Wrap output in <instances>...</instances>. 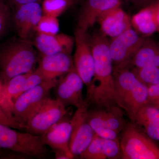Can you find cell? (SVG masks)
Wrapping results in <instances>:
<instances>
[{
  "mask_svg": "<svg viewBox=\"0 0 159 159\" xmlns=\"http://www.w3.org/2000/svg\"><path fill=\"white\" fill-rule=\"evenodd\" d=\"M33 44L42 55L59 53L71 54L75 41L70 35L65 34L55 35L37 34Z\"/></svg>",
  "mask_w": 159,
  "mask_h": 159,
  "instance_id": "obj_19",
  "label": "cell"
},
{
  "mask_svg": "<svg viewBox=\"0 0 159 159\" xmlns=\"http://www.w3.org/2000/svg\"><path fill=\"white\" fill-rule=\"evenodd\" d=\"M12 11V24L19 37L28 38L36 32V28L43 13L39 2L29 3L14 8Z\"/></svg>",
  "mask_w": 159,
  "mask_h": 159,
  "instance_id": "obj_12",
  "label": "cell"
},
{
  "mask_svg": "<svg viewBox=\"0 0 159 159\" xmlns=\"http://www.w3.org/2000/svg\"><path fill=\"white\" fill-rule=\"evenodd\" d=\"M69 6H75L79 3L83 2L84 0H68Z\"/></svg>",
  "mask_w": 159,
  "mask_h": 159,
  "instance_id": "obj_35",
  "label": "cell"
},
{
  "mask_svg": "<svg viewBox=\"0 0 159 159\" xmlns=\"http://www.w3.org/2000/svg\"><path fill=\"white\" fill-rule=\"evenodd\" d=\"M122 159H159V148L133 122L126 123L119 137Z\"/></svg>",
  "mask_w": 159,
  "mask_h": 159,
  "instance_id": "obj_4",
  "label": "cell"
},
{
  "mask_svg": "<svg viewBox=\"0 0 159 159\" xmlns=\"http://www.w3.org/2000/svg\"><path fill=\"white\" fill-rule=\"evenodd\" d=\"M88 119L91 127H103L121 133L126 122L122 108L115 105L88 109Z\"/></svg>",
  "mask_w": 159,
  "mask_h": 159,
  "instance_id": "obj_13",
  "label": "cell"
},
{
  "mask_svg": "<svg viewBox=\"0 0 159 159\" xmlns=\"http://www.w3.org/2000/svg\"><path fill=\"white\" fill-rule=\"evenodd\" d=\"M55 155V159H70L64 152L59 149L53 150Z\"/></svg>",
  "mask_w": 159,
  "mask_h": 159,
  "instance_id": "obj_33",
  "label": "cell"
},
{
  "mask_svg": "<svg viewBox=\"0 0 159 159\" xmlns=\"http://www.w3.org/2000/svg\"><path fill=\"white\" fill-rule=\"evenodd\" d=\"M113 77L117 105L133 122L139 109L148 104V87L130 69L114 66Z\"/></svg>",
  "mask_w": 159,
  "mask_h": 159,
  "instance_id": "obj_3",
  "label": "cell"
},
{
  "mask_svg": "<svg viewBox=\"0 0 159 159\" xmlns=\"http://www.w3.org/2000/svg\"><path fill=\"white\" fill-rule=\"evenodd\" d=\"M6 0H0V40L6 35L12 24V11Z\"/></svg>",
  "mask_w": 159,
  "mask_h": 159,
  "instance_id": "obj_26",
  "label": "cell"
},
{
  "mask_svg": "<svg viewBox=\"0 0 159 159\" xmlns=\"http://www.w3.org/2000/svg\"><path fill=\"white\" fill-rule=\"evenodd\" d=\"M87 31L78 27L75 30V51L73 58L74 68L86 86L87 90L93 81L95 67Z\"/></svg>",
  "mask_w": 159,
  "mask_h": 159,
  "instance_id": "obj_8",
  "label": "cell"
},
{
  "mask_svg": "<svg viewBox=\"0 0 159 159\" xmlns=\"http://www.w3.org/2000/svg\"><path fill=\"white\" fill-rule=\"evenodd\" d=\"M148 66L159 68V46L150 38L145 39L142 46L129 60L116 66L132 69Z\"/></svg>",
  "mask_w": 159,
  "mask_h": 159,
  "instance_id": "obj_20",
  "label": "cell"
},
{
  "mask_svg": "<svg viewBox=\"0 0 159 159\" xmlns=\"http://www.w3.org/2000/svg\"><path fill=\"white\" fill-rule=\"evenodd\" d=\"M80 11L77 27L88 31L107 11L121 6V0H84Z\"/></svg>",
  "mask_w": 159,
  "mask_h": 159,
  "instance_id": "obj_14",
  "label": "cell"
},
{
  "mask_svg": "<svg viewBox=\"0 0 159 159\" xmlns=\"http://www.w3.org/2000/svg\"><path fill=\"white\" fill-rule=\"evenodd\" d=\"M89 104L85 99V103L77 108L70 119L72 131L70 148L75 157L79 156L85 150L95 134L89 121Z\"/></svg>",
  "mask_w": 159,
  "mask_h": 159,
  "instance_id": "obj_9",
  "label": "cell"
},
{
  "mask_svg": "<svg viewBox=\"0 0 159 159\" xmlns=\"http://www.w3.org/2000/svg\"><path fill=\"white\" fill-rule=\"evenodd\" d=\"M33 43L29 39H14L0 48V80L6 83L12 77L34 71L38 61Z\"/></svg>",
  "mask_w": 159,
  "mask_h": 159,
  "instance_id": "obj_2",
  "label": "cell"
},
{
  "mask_svg": "<svg viewBox=\"0 0 159 159\" xmlns=\"http://www.w3.org/2000/svg\"><path fill=\"white\" fill-rule=\"evenodd\" d=\"M100 31L112 39L132 28L131 18L121 6L111 9L101 15L97 20Z\"/></svg>",
  "mask_w": 159,
  "mask_h": 159,
  "instance_id": "obj_16",
  "label": "cell"
},
{
  "mask_svg": "<svg viewBox=\"0 0 159 159\" xmlns=\"http://www.w3.org/2000/svg\"><path fill=\"white\" fill-rule=\"evenodd\" d=\"M132 25L139 34L149 36L157 31L154 4L140 9L131 18Z\"/></svg>",
  "mask_w": 159,
  "mask_h": 159,
  "instance_id": "obj_22",
  "label": "cell"
},
{
  "mask_svg": "<svg viewBox=\"0 0 159 159\" xmlns=\"http://www.w3.org/2000/svg\"><path fill=\"white\" fill-rule=\"evenodd\" d=\"M148 104L159 110V83L148 87Z\"/></svg>",
  "mask_w": 159,
  "mask_h": 159,
  "instance_id": "obj_30",
  "label": "cell"
},
{
  "mask_svg": "<svg viewBox=\"0 0 159 159\" xmlns=\"http://www.w3.org/2000/svg\"><path fill=\"white\" fill-rule=\"evenodd\" d=\"M0 124L20 130H25V126L18 122L14 117L9 115L0 105Z\"/></svg>",
  "mask_w": 159,
  "mask_h": 159,
  "instance_id": "obj_28",
  "label": "cell"
},
{
  "mask_svg": "<svg viewBox=\"0 0 159 159\" xmlns=\"http://www.w3.org/2000/svg\"><path fill=\"white\" fill-rule=\"evenodd\" d=\"M157 0H130L136 8L142 9L155 2Z\"/></svg>",
  "mask_w": 159,
  "mask_h": 159,
  "instance_id": "obj_31",
  "label": "cell"
},
{
  "mask_svg": "<svg viewBox=\"0 0 159 159\" xmlns=\"http://www.w3.org/2000/svg\"><path fill=\"white\" fill-rule=\"evenodd\" d=\"M68 0H43L42 9L43 15L58 17L69 8Z\"/></svg>",
  "mask_w": 159,
  "mask_h": 159,
  "instance_id": "obj_25",
  "label": "cell"
},
{
  "mask_svg": "<svg viewBox=\"0 0 159 159\" xmlns=\"http://www.w3.org/2000/svg\"><path fill=\"white\" fill-rule=\"evenodd\" d=\"M130 28L109 42L110 52L114 66L128 61L136 53L145 39Z\"/></svg>",
  "mask_w": 159,
  "mask_h": 159,
  "instance_id": "obj_10",
  "label": "cell"
},
{
  "mask_svg": "<svg viewBox=\"0 0 159 159\" xmlns=\"http://www.w3.org/2000/svg\"><path fill=\"white\" fill-rule=\"evenodd\" d=\"M154 4L157 24V31L159 32V0H157Z\"/></svg>",
  "mask_w": 159,
  "mask_h": 159,
  "instance_id": "obj_34",
  "label": "cell"
},
{
  "mask_svg": "<svg viewBox=\"0 0 159 159\" xmlns=\"http://www.w3.org/2000/svg\"><path fill=\"white\" fill-rule=\"evenodd\" d=\"M0 81H1V80H0Z\"/></svg>",
  "mask_w": 159,
  "mask_h": 159,
  "instance_id": "obj_36",
  "label": "cell"
},
{
  "mask_svg": "<svg viewBox=\"0 0 159 159\" xmlns=\"http://www.w3.org/2000/svg\"><path fill=\"white\" fill-rule=\"evenodd\" d=\"M82 80L75 68L69 72L60 80L55 87L56 99L66 107L74 106L79 108L85 102L83 98Z\"/></svg>",
  "mask_w": 159,
  "mask_h": 159,
  "instance_id": "obj_11",
  "label": "cell"
},
{
  "mask_svg": "<svg viewBox=\"0 0 159 159\" xmlns=\"http://www.w3.org/2000/svg\"><path fill=\"white\" fill-rule=\"evenodd\" d=\"M71 131L70 119H68L66 116L45 133L41 135V137L44 144L49 146L52 150H62L70 159H74L75 157L70 148Z\"/></svg>",
  "mask_w": 159,
  "mask_h": 159,
  "instance_id": "obj_15",
  "label": "cell"
},
{
  "mask_svg": "<svg viewBox=\"0 0 159 159\" xmlns=\"http://www.w3.org/2000/svg\"><path fill=\"white\" fill-rule=\"evenodd\" d=\"M0 124V148L26 155L29 157L44 158L49 153L41 136L22 133Z\"/></svg>",
  "mask_w": 159,
  "mask_h": 159,
  "instance_id": "obj_5",
  "label": "cell"
},
{
  "mask_svg": "<svg viewBox=\"0 0 159 159\" xmlns=\"http://www.w3.org/2000/svg\"><path fill=\"white\" fill-rule=\"evenodd\" d=\"M152 140H159V110L147 104L139 109L133 122Z\"/></svg>",
  "mask_w": 159,
  "mask_h": 159,
  "instance_id": "obj_21",
  "label": "cell"
},
{
  "mask_svg": "<svg viewBox=\"0 0 159 159\" xmlns=\"http://www.w3.org/2000/svg\"><path fill=\"white\" fill-rule=\"evenodd\" d=\"M94 60V75L87 90L86 100L97 107L117 105L115 98L114 65L110 52L109 41L102 32L89 36Z\"/></svg>",
  "mask_w": 159,
  "mask_h": 159,
  "instance_id": "obj_1",
  "label": "cell"
},
{
  "mask_svg": "<svg viewBox=\"0 0 159 159\" xmlns=\"http://www.w3.org/2000/svg\"><path fill=\"white\" fill-rule=\"evenodd\" d=\"M92 129L95 134L103 139L119 140L121 133L117 131L98 126L92 127Z\"/></svg>",
  "mask_w": 159,
  "mask_h": 159,
  "instance_id": "obj_29",
  "label": "cell"
},
{
  "mask_svg": "<svg viewBox=\"0 0 159 159\" xmlns=\"http://www.w3.org/2000/svg\"><path fill=\"white\" fill-rule=\"evenodd\" d=\"M74 68L71 54L59 53L42 55L38 69L48 80L57 79Z\"/></svg>",
  "mask_w": 159,
  "mask_h": 159,
  "instance_id": "obj_17",
  "label": "cell"
},
{
  "mask_svg": "<svg viewBox=\"0 0 159 159\" xmlns=\"http://www.w3.org/2000/svg\"><path fill=\"white\" fill-rule=\"evenodd\" d=\"M79 157L84 159H122L119 140L103 139L95 133L89 145Z\"/></svg>",
  "mask_w": 159,
  "mask_h": 159,
  "instance_id": "obj_18",
  "label": "cell"
},
{
  "mask_svg": "<svg viewBox=\"0 0 159 159\" xmlns=\"http://www.w3.org/2000/svg\"><path fill=\"white\" fill-rule=\"evenodd\" d=\"M41 0H8V3L11 9H14L18 6L25 4L34 2H39Z\"/></svg>",
  "mask_w": 159,
  "mask_h": 159,
  "instance_id": "obj_32",
  "label": "cell"
},
{
  "mask_svg": "<svg viewBox=\"0 0 159 159\" xmlns=\"http://www.w3.org/2000/svg\"><path fill=\"white\" fill-rule=\"evenodd\" d=\"M130 70L137 78L148 88L159 83V68L157 67L148 66Z\"/></svg>",
  "mask_w": 159,
  "mask_h": 159,
  "instance_id": "obj_23",
  "label": "cell"
},
{
  "mask_svg": "<svg viewBox=\"0 0 159 159\" xmlns=\"http://www.w3.org/2000/svg\"><path fill=\"white\" fill-rule=\"evenodd\" d=\"M58 81L57 79L48 80L20 94L13 102L12 116L25 126L29 118L49 97L50 91L56 86Z\"/></svg>",
  "mask_w": 159,
  "mask_h": 159,
  "instance_id": "obj_6",
  "label": "cell"
},
{
  "mask_svg": "<svg viewBox=\"0 0 159 159\" xmlns=\"http://www.w3.org/2000/svg\"><path fill=\"white\" fill-rule=\"evenodd\" d=\"M67 112L66 107L58 99L48 97L29 118L25 130L33 134L42 135L62 120Z\"/></svg>",
  "mask_w": 159,
  "mask_h": 159,
  "instance_id": "obj_7",
  "label": "cell"
},
{
  "mask_svg": "<svg viewBox=\"0 0 159 159\" xmlns=\"http://www.w3.org/2000/svg\"><path fill=\"white\" fill-rule=\"evenodd\" d=\"M48 80L46 79L38 69H36L35 70L31 72L27 77L23 87L22 93L33 88Z\"/></svg>",
  "mask_w": 159,
  "mask_h": 159,
  "instance_id": "obj_27",
  "label": "cell"
},
{
  "mask_svg": "<svg viewBox=\"0 0 159 159\" xmlns=\"http://www.w3.org/2000/svg\"><path fill=\"white\" fill-rule=\"evenodd\" d=\"M60 24L57 17L43 15L36 28L37 34L55 35L58 34Z\"/></svg>",
  "mask_w": 159,
  "mask_h": 159,
  "instance_id": "obj_24",
  "label": "cell"
}]
</instances>
